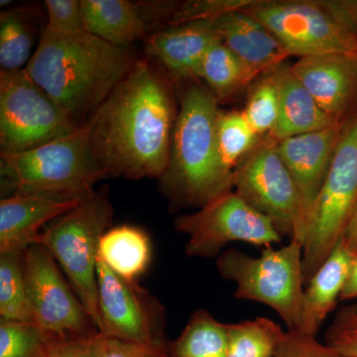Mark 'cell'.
Returning <instances> with one entry per match:
<instances>
[{"label":"cell","instance_id":"d6a6232c","mask_svg":"<svg viewBox=\"0 0 357 357\" xmlns=\"http://www.w3.org/2000/svg\"><path fill=\"white\" fill-rule=\"evenodd\" d=\"M46 335L44 357H100V332L89 335Z\"/></svg>","mask_w":357,"mask_h":357},{"label":"cell","instance_id":"5bb4252c","mask_svg":"<svg viewBox=\"0 0 357 357\" xmlns=\"http://www.w3.org/2000/svg\"><path fill=\"white\" fill-rule=\"evenodd\" d=\"M290 70L326 114L338 121L347 119L357 100L356 54L299 58Z\"/></svg>","mask_w":357,"mask_h":357},{"label":"cell","instance_id":"83f0119b","mask_svg":"<svg viewBox=\"0 0 357 357\" xmlns=\"http://www.w3.org/2000/svg\"><path fill=\"white\" fill-rule=\"evenodd\" d=\"M260 137L243 112L220 110L217 122L218 146L223 164L231 172L255 147Z\"/></svg>","mask_w":357,"mask_h":357},{"label":"cell","instance_id":"7c38bea8","mask_svg":"<svg viewBox=\"0 0 357 357\" xmlns=\"http://www.w3.org/2000/svg\"><path fill=\"white\" fill-rule=\"evenodd\" d=\"M100 333L105 337L146 345H167L165 310L137 281L112 271L98 257L96 266Z\"/></svg>","mask_w":357,"mask_h":357},{"label":"cell","instance_id":"836d02e7","mask_svg":"<svg viewBox=\"0 0 357 357\" xmlns=\"http://www.w3.org/2000/svg\"><path fill=\"white\" fill-rule=\"evenodd\" d=\"M48 20L45 29L59 35L84 32L79 0H45Z\"/></svg>","mask_w":357,"mask_h":357},{"label":"cell","instance_id":"d590c367","mask_svg":"<svg viewBox=\"0 0 357 357\" xmlns=\"http://www.w3.org/2000/svg\"><path fill=\"white\" fill-rule=\"evenodd\" d=\"M100 357H170V344L146 345L98 335Z\"/></svg>","mask_w":357,"mask_h":357},{"label":"cell","instance_id":"8992f818","mask_svg":"<svg viewBox=\"0 0 357 357\" xmlns=\"http://www.w3.org/2000/svg\"><path fill=\"white\" fill-rule=\"evenodd\" d=\"M303 244L291 241L278 249L265 248L258 257L237 249L218 256L217 269L222 278L236 283L234 297L271 307L288 331H298L304 300Z\"/></svg>","mask_w":357,"mask_h":357},{"label":"cell","instance_id":"ffe728a7","mask_svg":"<svg viewBox=\"0 0 357 357\" xmlns=\"http://www.w3.org/2000/svg\"><path fill=\"white\" fill-rule=\"evenodd\" d=\"M275 76L280 93L278 121L271 134L275 139L314 132L342 122L321 109L311 93L294 76L290 66L284 64L276 68Z\"/></svg>","mask_w":357,"mask_h":357},{"label":"cell","instance_id":"44dd1931","mask_svg":"<svg viewBox=\"0 0 357 357\" xmlns=\"http://www.w3.org/2000/svg\"><path fill=\"white\" fill-rule=\"evenodd\" d=\"M84 31L117 47L129 48L148 26L136 4L128 0H79Z\"/></svg>","mask_w":357,"mask_h":357},{"label":"cell","instance_id":"1f68e13d","mask_svg":"<svg viewBox=\"0 0 357 357\" xmlns=\"http://www.w3.org/2000/svg\"><path fill=\"white\" fill-rule=\"evenodd\" d=\"M325 342L345 357H357V304L337 310L326 328Z\"/></svg>","mask_w":357,"mask_h":357},{"label":"cell","instance_id":"484cf974","mask_svg":"<svg viewBox=\"0 0 357 357\" xmlns=\"http://www.w3.org/2000/svg\"><path fill=\"white\" fill-rule=\"evenodd\" d=\"M286 332L271 319L227 324V357H274Z\"/></svg>","mask_w":357,"mask_h":357},{"label":"cell","instance_id":"7a4b0ae2","mask_svg":"<svg viewBox=\"0 0 357 357\" xmlns=\"http://www.w3.org/2000/svg\"><path fill=\"white\" fill-rule=\"evenodd\" d=\"M135 62L130 49L89 33L59 35L43 28L25 70L79 128Z\"/></svg>","mask_w":357,"mask_h":357},{"label":"cell","instance_id":"2e32d148","mask_svg":"<svg viewBox=\"0 0 357 357\" xmlns=\"http://www.w3.org/2000/svg\"><path fill=\"white\" fill-rule=\"evenodd\" d=\"M83 199L45 194H15L0 202V252L24 253L38 243L45 225L69 213Z\"/></svg>","mask_w":357,"mask_h":357},{"label":"cell","instance_id":"9c48e42d","mask_svg":"<svg viewBox=\"0 0 357 357\" xmlns=\"http://www.w3.org/2000/svg\"><path fill=\"white\" fill-rule=\"evenodd\" d=\"M232 189L249 206L270 218L281 234H287L291 241L303 244L302 199L271 134L261 136L232 171Z\"/></svg>","mask_w":357,"mask_h":357},{"label":"cell","instance_id":"4fadbf2b","mask_svg":"<svg viewBox=\"0 0 357 357\" xmlns=\"http://www.w3.org/2000/svg\"><path fill=\"white\" fill-rule=\"evenodd\" d=\"M24 275L35 325L40 330L54 335L98 332L55 258L42 244H33L25 251Z\"/></svg>","mask_w":357,"mask_h":357},{"label":"cell","instance_id":"d6986e66","mask_svg":"<svg viewBox=\"0 0 357 357\" xmlns=\"http://www.w3.org/2000/svg\"><path fill=\"white\" fill-rule=\"evenodd\" d=\"M352 260L354 256L340 239L332 255L307 281L298 332L317 337L328 314L337 307Z\"/></svg>","mask_w":357,"mask_h":357},{"label":"cell","instance_id":"4dcf8cb0","mask_svg":"<svg viewBox=\"0 0 357 357\" xmlns=\"http://www.w3.org/2000/svg\"><path fill=\"white\" fill-rule=\"evenodd\" d=\"M255 0H189L178 3L169 26L185 24L196 21L215 20L223 14L241 10Z\"/></svg>","mask_w":357,"mask_h":357},{"label":"cell","instance_id":"f35d334b","mask_svg":"<svg viewBox=\"0 0 357 357\" xmlns=\"http://www.w3.org/2000/svg\"><path fill=\"white\" fill-rule=\"evenodd\" d=\"M354 36H356V41H357V28H356V32H354Z\"/></svg>","mask_w":357,"mask_h":357},{"label":"cell","instance_id":"7402d4cb","mask_svg":"<svg viewBox=\"0 0 357 357\" xmlns=\"http://www.w3.org/2000/svg\"><path fill=\"white\" fill-rule=\"evenodd\" d=\"M151 251V241L144 230L123 225L103 234L98 257L122 278L137 281L146 273Z\"/></svg>","mask_w":357,"mask_h":357},{"label":"cell","instance_id":"f546056e","mask_svg":"<svg viewBox=\"0 0 357 357\" xmlns=\"http://www.w3.org/2000/svg\"><path fill=\"white\" fill-rule=\"evenodd\" d=\"M46 335L34 324L0 319V357H44Z\"/></svg>","mask_w":357,"mask_h":357},{"label":"cell","instance_id":"4316f807","mask_svg":"<svg viewBox=\"0 0 357 357\" xmlns=\"http://www.w3.org/2000/svg\"><path fill=\"white\" fill-rule=\"evenodd\" d=\"M34 26L28 11L15 8L0 14V66L2 70L25 69L34 44Z\"/></svg>","mask_w":357,"mask_h":357},{"label":"cell","instance_id":"5b68a950","mask_svg":"<svg viewBox=\"0 0 357 357\" xmlns=\"http://www.w3.org/2000/svg\"><path fill=\"white\" fill-rule=\"evenodd\" d=\"M112 218L114 208L109 199L96 192L51 222L38 241L62 267L98 332L102 321L96 266L100 239L109 229Z\"/></svg>","mask_w":357,"mask_h":357},{"label":"cell","instance_id":"e0dca14e","mask_svg":"<svg viewBox=\"0 0 357 357\" xmlns=\"http://www.w3.org/2000/svg\"><path fill=\"white\" fill-rule=\"evenodd\" d=\"M218 36L213 20L196 21L169 26L147 39V55L157 59L172 76L178 79H199L204 56Z\"/></svg>","mask_w":357,"mask_h":357},{"label":"cell","instance_id":"ac0fdd59","mask_svg":"<svg viewBox=\"0 0 357 357\" xmlns=\"http://www.w3.org/2000/svg\"><path fill=\"white\" fill-rule=\"evenodd\" d=\"M213 22L222 43L258 77L291 57L279 40L243 9L223 14Z\"/></svg>","mask_w":357,"mask_h":357},{"label":"cell","instance_id":"74e56055","mask_svg":"<svg viewBox=\"0 0 357 357\" xmlns=\"http://www.w3.org/2000/svg\"><path fill=\"white\" fill-rule=\"evenodd\" d=\"M357 299V257H354L344 289L340 294L342 301Z\"/></svg>","mask_w":357,"mask_h":357},{"label":"cell","instance_id":"6da1fadb","mask_svg":"<svg viewBox=\"0 0 357 357\" xmlns=\"http://www.w3.org/2000/svg\"><path fill=\"white\" fill-rule=\"evenodd\" d=\"M176 119L170 84L153 65L136 61L86 122L91 147L107 177L161 178Z\"/></svg>","mask_w":357,"mask_h":357},{"label":"cell","instance_id":"8fae6325","mask_svg":"<svg viewBox=\"0 0 357 357\" xmlns=\"http://www.w3.org/2000/svg\"><path fill=\"white\" fill-rule=\"evenodd\" d=\"M175 229L189 237L185 253L192 257H218L222 249L234 241L269 248L282 241L275 223L234 190L222 192L196 213L180 215Z\"/></svg>","mask_w":357,"mask_h":357},{"label":"cell","instance_id":"603a6c76","mask_svg":"<svg viewBox=\"0 0 357 357\" xmlns=\"http://www.w3.org/2000/svg\"><path fill=\"white\" fill-rule=\"evenodd\" d=\"M258 77L222 41L208 51L199 70V79L206 82L218 102L229 100Z\"/></svg>","mask_w":357,"mask_h":357},{"label":"cell","instance_id":"ba28073f","mask_svg":"<svg viewBox=\"0 0 357 357\" xmlns=\"http://www.w3.org/2000/svg\"><path fill=\"white\" fill-rule=\"evenodd\" d=\"M77 129L25 69L0 70V154L30 151Z\"/></svg>","mask_w":357,"mask_h":357},{"label":"cell","instance_id":"30bf717a","mask_svg":"<svg viewBox=\"0 0 357 357\" xmlns=\"http://www.w3.org/2000/svg\"><path fill=\"white\" fill-rule=\"evenodd\" d=\"M243 10L264 25L290 56L357 55L356 37L326 0H255Z\"/></svg>","mask_w":357,"mask_h":357},{"label":"cell","instance_id":"cb8c5ba5","mask_svg":"<svg viewBox=\"0 0 357 357\" xmlns=\"http://www.w3.org/2000/svg\"><path fill=\"white\" fill-rule=\"evenodd\" d=\"M227 324L204 310L195 312L180 337L170 344V357H227Z\"/></svg>","mask_w":357,"mask_h":357},{"label":"cell","instance_id":"3957f363","mask_svg":"<svg viewBox=\"0 0 357 357\" xmlns=\"http://www.w3.org/2000/svg\"><path fill=\"white\" fill-rule=\"evenodd\" d=\"M220 109L210 89L191 84L180 100L170 155L160 187L177 206L203 208L232 189V172L223 164L218 146Z\"/></svg>","mask_w":357,"mask_h":357},{"label":"cell","instance_id":"277c9868","mask_svg":"<svg viewBox=\"0 0 357 357\" xmlns=\"http://www.w3.org/2000/svg\"><path fill=\"white\" fill-rule=\"evenodd\" d=\"M0 155L1 191L6 198L45 194L84 199L96 194L98 181L107 177L91 147L88 123L36 149Z\"/></svg>","mask_w":357,"mask_h":357},{"label":"cell","instance_id":"8d00e7d4","mask_svg":"<svg viewBox=\"0 0 357 357\" xmlns=\"http://www.w3.org/2000/svg\"><path fill=\"white\" fill-rule=\"evenodd\" d=\"M340 239L347 250L354 257H357V204Z\"/></svg>","mask_w":357,"mask_h":357},{"label":"cell","instance_id":"f1b7e54d","mask_svg":"<svg viewBox=\"0 0 357 357\" xmlns=\"http://www.w3.org/2000/svg\"><path fill=\"white\" fill-rule=\"evenodd\" d=\"M280 93L275 70L256 79L249 91L244 115L259 136L273 133L278 121Z\"/></svg>","mask_w":357,"mask_h":357},{"label":"cell","instance_id":"e575fe53","mask_svg":"<svg viewBox=\"0 0 357 357\" xmlns=\"http://www.w3.org/2000/svg\"><path fill=\"white\" fill-rule=\"evenodd\" d=\"M274 357H345L314 335L287 331Z\"/></svg>","mask_w":357,"mask_h":357},{"label":"cell","instance_id":"d4e9b609","mask_svg":"<svg viewBox=\"0 0 357 357\" xmlns=\"http://www.w3.org/2000/svg\"><path fill=\"white\" fill-rule=\"evenodd\" d=\"M24 253L0 252V319L35 325L26 288Z\"/></svg>","mask_w":357,"mask_h":357},{"label":"cell","instance_id":"9a60e30c","mask_svg":"<svg viewBox=\"0 0 357 357\" xmlns=\"http://www.w3.org/2000/svg\"><path fill=\"white\" fill-rule=\"evenodd\" d=\"M344 121L321 130L277 140L279 155L299 190L305 211V227L328 175Z\"/></svg>","mask_w":357,"mask_h":357},{"label":"cell","instance_id":"52a82bcc","mask_svg":"<svg viewBox=\"0 0 357 357\" xmlns=\"http://www.w3.org/2000/svg\"><path fill=\"white\" fill-rule=\"evenodd\" d=\"M356 204L357 112L344 121L328 175L307 218L303 238L306 281L332 255Z\"/></svg>","mask_w":357,"mask_h":357}]
</instances>
